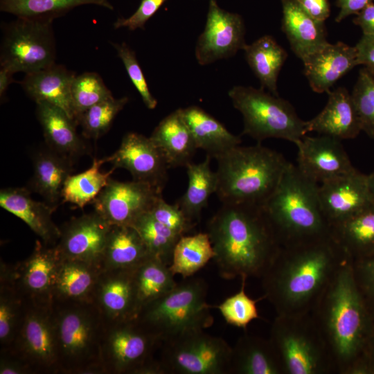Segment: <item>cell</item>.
<instances>
[{
	"instance_id": "8992f818",
	"label": "cell",
	"mask_w": 374,
	"mask_h": 374,
	"mask_svg": "<svg viewBox=\"0 0 374 374\" xmlns=\"http://www.w3.org/2000/svg\"><path fill=\"white\" fill-rule=\"evenodd\" d=\"M59 374H105L104 319L93 302L52 303Z\"/></svg>"
},
{
	"instance_id": "30bf717a",
	"label": "cell",
	"mask_w": 374,
	"mask_h": 374,
	"mask_svg": "<svg viewBox=\"0 0 374 374\" xmlns=\"http://www.w3.org/2000/svg\"><path fill=\"white\" fill-rule=\"evenodd\" d=\"M53 20L17 17L1 25L0 66L25 74L55 63Z\"/></svg>"
},
{
	"instance_id": "ee69618b",
	"label": "cell",
	"mask_w": 374,
	"mask_h": 374,
	"mask_svg": "<svg viewBox=\"0 0 374 374\" xmlns=\"http://www.w3.org/2000/svg\"><path fill=\"white\" fill-rule=\"evenodd\" d=\"M113 96L102 78L96 72H84L75 75L71 86L74 120L91 107Z\"/></svg>"
},
{
	"instance_id": "277c9868",
	"label": "cell",
	"mask_w": 374,
	"mask_h": 374,
	"mask_svg": "<svg viewBox=\"0 0 374 374\" xmlns=\"http://www.w3.org/2000/svg\"><path fill=\"white\" fill-rule=\"evenodd\" d=\"M318 188L319 184L290 163L276 189L262 206L282 247L330 235Z\"/></svg>"
},
{
	"instance_id": "52a82bcc",
	"label": "cell",
	"mask_w": 374,
	"mask_h": 374,
	"mask_svg": "<svg viewBox=\"0 0 374 374\" xmlns=\"http://www.w3.org/2000/svg\"><path fill=\"white\" fill-rule=\"evenodd\" d=\"M207 292L204 279L186 278L144 306L136 319L161 342L192 330H205L214 321Z\"/></svg>"
},
{
	"instance_id": "cb8c5ba5",
	"label": "cell",
	"mask_w": 374,
	"mask_h": 374,
	"mask_svg": "<svg viewBox=\"0 0 374 374\" xmlns=\"http://www.w3.org/2000/svg\"><path fill=\"white\" fill-rule=\"evenodd\" d=\"M305 130L340 141L357 137L362 131L351 93L342 87L330 91L323 110L305 121Z\"/></svg>"
},
{
	"instance_id": "d590c367",
	"label": "cell",
	"mask_w": 374,
	"mask_h": 374,
	"mask_svg": "<svg viewBox=\"0 0 374 374\" xmlns=\"http://www.w3.org/2000/svg\"><path fill=\"white\" fill-rule=\"evenodd\" d=\"M251 69L259 80L261 88L278 96V77L287 53L271 35H264L242 49Z\"/></svg>"
},
{
	"instance_id": "f35d334b",
	"label": "cell",
	"mask_w": 374,
	"mask_h": 374,
	"mask_svg": "<svg viewBox=\"0 0 374 374\" xmlns=\"http://www.w3.org/2000/svg\"><path fill=\"white\" fill-rule=\"evenodd\" d=\"M215 255L206 232L183 235L175 247L169 267L175 276L180 275L186 279L213 260Z\"/></svg>"
},
{
	"instance_id": "6f0895ef",
	"label": "cell",
	"mask_w": 374,
	"mask_h": 374,
	"mask_svg": "<svg viewBox=\"0 0 374 374\" xmlns=\"http://www.w3.org/2000/svg\"><path fill=\"white\" fill-rule=\"evenodd\" d=\"M363 364L365 374H374V326L365 348Z\"/></svg>"
},
{
	"instance_id": "d4e9b609",
	"label": "cell",
	"mask_w": 374,
	"mask_h": 374,
	"mask_svg": "<svg viewBox=\"0 0 374 374\" xmlns=\"http://www.w3.org/2000/svg\"><path fill=\"white\" fill-rule=\"evenodd\" d=\"M281 30L299 59L305 60L329 44L324 22L309 15L297 0H281Z\"/></svg>"
},
{
	"instance_id": "4316f807",
	"label": "cell",
	"mask_w": 374,
	"mask_h": 374,
	"mask_svg": "<svg viewBox=\"0 0 374 374\" xmlns=\"http://www.w3.org/2000/svg\"><path fill=\"white\" fill-rule=\"evenodd\" d=\"M35 112L48 148L70 159L87 152V144L77 132V123L63 109L41 101L36 103Z\"/></svg>"
},
{
	"instance_id": "c3c4849f",
	"label": "cell",
	"mask_w": 374,
	"mask_h": 374,
	"mask_svg": "<svg viewBox=\"0 0 374 374\" xmlns=\"http://www.w3.org/2000/svg\"><path fill=\"white\" fill-rule=\"evenodd\" d=\"M150 213L158 222L181 236L185 235L196 225L177 203L170 204L163 197L155 203Z\"/></svg>"
},
{
	"instance_id": "91938a15",
	"label": "cell",
	"mask_w": 374,
	"mask_h": 374,
	"mask_svg": "<svg viewBox=\"0 0 374 374\" xmlns=\"http://www.w3.org/2000/svg\"><path fill=\"white\" fill-rule=\"evenodd\" d=\"M368 188L371 204L374 205V172L367 175Z\"/></svg>"
},
{
	"instance_id": "4fadbf2b",
	"label": "cell",
	"mask_w": 374,
	"mask_h": 374,
	"mask_svg": "<svg viewBox=\"0 0 374 374\" xmlns=\"http://www.w3.org/2000/svg\"><path fill=\"white\" fill-rule=\"evenodd\" d=\"M8 349L23 359L34 374H59L52 304L27 302L21 329Z\"/></svg>"
},
{
	"instance_id": "f907efd6",
	"label": "cell",
	"mask_w": 374,
	"mask_h": 374,
	"mask_svg": "<svg viewBox=\"0 0 374 374\" xmlns=\"http://www.w3.org/2000/svg\"><path fill=\"white\" fill-rule=\"evenodd\" d=\"M166 1L168 0H141L136 12L127 18H118L114 23V28L118 29L125 27L130 30L144 29L145 23Z\"/></svg>"
},
{
	"instance_id": "681fc988",
	"label": "cell",
	"mask_w": 374,
	"mask_h": 374,
	"mask_svg": "<svg viewBox=\"0 0 374 374\" xmlns=\"http://www.w3.org/2000/svg\"><path fill=\"white\" fill-rule=\"evenodd\" d=\"M359 290L374 318V257L353 261Z\"/></svg>"
},
{
	"instance_id": "83f0119b",
	"label": "cell",
	"mask_w": 374,
	"mask_h": 374,
	"mask_svg": "<svg viewBox=\"0 0 374 374\" xmlns=\"http://www.w3.org/2000/svg\"><path fill=\"white\" fill-rule=\"evenodd\" d=\"M102 269L86 262L61 258L52 292V303L93 302Z\"/></svg>"
},
{
	"instance_id": "e0dca14e",
	"label": "cell",
	"mask_w": 374,
	"mask_h": 374,
	"mask_svg": "<svg viewBox=\"0 0 374 374\" xmlns=\"http://www.w3.org/2000/svg\"><path fill=\"white\" fill-rule=\"evenodd\" d=\"M61 257L55 246L37 240L33 252L13 265L16 288L27 302L52 304V292Z\"/></svg>"
},
{
	"instance_id": "7bdbcfd3",
	"label": "cell",
	"mask_w": 374,
	"mask_h": 374,
	"mask_svg": "<svg viewBox=\"0 0 374 374\" xmlns=\"http://www.w3.org/2000/svg\"><path fill=\"white\" fill-rule=\"evenodd\" d=\"M128 100L127 96L120 98L112 96L84 112L77 121L84 138L96 140L106 134Z\"/></svg>"
},
{
	"instance_id": "8d00e7d4",
	"label": "cell",
	"mask_w": 374,
	"mask_h": 374,
	"mask_svg": "<svg viewBox=\"0 0 374 374\" xmlns=\"http://www.w3.org/2000/svg\"><path fill=\"white\" fill-rule=\"evenodd\" d=\"M211 159L206 155L204 161L199 163L190 162L186 166L188 188L176 203L194 222L199 220L201 212L207 206L210 196L217 192V176L216 171L213 172L211 168Z\"/></svg>"
},
{
	"instance_id": "7c38bea8",
	"label": "cell",
	"mask_w": 374,
	"mask_h": 374,
	"mask_svg": "<svg viewBox=\"0 0 374 374\" xmlns=\"http://www.w3.org/2000/svg\"><path fill=\"white\" fill-rule=\"evenodd\" d=\"M160 345L136 318L105 323L100 343L105 374H141Z\"/></svg>"
},
{
	"instance_id": "8fae6325",
	"label": "cell",
	"mask_w": 374,
	"mask_h": 374,
	"mask_svg": "<svg viewBox=\"0 0 374 374\" xmlns=\"http://www.w3.org/2000/svg\"><path fill=\"white\" fill-rule=\"evenodd\" d=\"M159 350L165 374H229L232 346L203 329L164 340Z\"/></svg>"
},
{
	"instance_id": "1f68e13d",
	"label": "cell",
	"mask_w": 374,
	"mask_h": 374,
	"mask_svg": "<svg viewBox=\"0 0 374 374\" xmlns=\"http://www.w3.org/2000/svg\"><path fill=\"white\" fill-rule=\"evenodd\" d=\"M330 227L332 237L352 261L374 257V205Z\"/></svg>"
},
{
	"instance_id": "603a6c76",
	"label": "cell",
	"mask_w": 374,
	"mask_h": 374,
	"mask_svg": "<svg viewBox=\"0 0 374 374\" xmlns=\"http://www.w3.org/2000/svg\"><path fill=\"white\" fill-rule=\"evenodd\" d=\"M28 188H6L0 191V206L24 222L46 244L55 246L60 237L52 219L56 209L46 202L34 200Z\"/></svg>"
},
{
	"instance_id": "f6af8a7d",
	"label": "cell",
	"mask_w": 374,
	"mask_h": 374,
	"mask_svg": "<svg viewBox=\"0 0 374 374\" xmlns=\"http://www.w3.org/2000/svg\"><path fill=\"white\" fill-rule=\"evenodd\" d=\"M240 280L239 291L213 308L219 310L228 324L246 330L252 321L260 319L256 303L264 297L257 299L249 297L245 292L247 278L242 276Z\"/></svg>"
},
{
	"instance_id": "d6986e66",
	"label": "cell",
	"mask_w": 374,
	"mask_h": 374,
	"mask_svg": "<svg viewBox=\"0 0 374 374\" xmlns=\"http://www.w3.org/2000/svg\"><path fill=\"white\" fill-rule=\"evenodd\" d=\"M341 141L326 135H305L296 144V167L303 175L317 184L351 172L355 168Z\"/></svg>"
},
{
	"instance_id": "d6a6232c",
	"label": "cell",
	"mask_w": 374,
	"mask_h": 374,
	"mask_svg": "<svg viewBox=\"0 0 374 374\" xmlns=\"http://www.w3.org/2000/svg\"><path fill=\"white\" fill-rule=\"evenodd\" d=\"M184 120L194 138L197 149L216 159L230 149L240 145V136L230 132L215 118L198 106L182 109Z\"/></svg>"
},
{
	"instance_id": "680465c9",
	"label": "cell",
	"mask_w": 374,
	"mask_h": 374,
	"mask_svg": "<svg viewBox=\"0 0 374 374\" xmlns=\"http://www.w3.org/2000/svg\"><path fill=\"white\" fill-rule=\"evenodd\" d=\"M14 73L7 68L1 66L0 68V98L1 102L5 98L6 93L10 84L15 82L13 79Z\"/></svg>"
},
{
	"instance_id": "7a4b0ae2",
	"label": "cell",
	"mask_w": 374,
	"mask_h": 374,
	"mask_svg": "<svg viewBox=\"0 0 374 374\" xmlns=\"http://www.w3.org/2000/svg\"><path fill=\"white\" fill-rule=\"evenodd\" d=\"M208 233L220 276L231 280L263 276L282 246L262 206L222 204L208 221Z\"/></svg>"
},
{
	"instance_id": "9f6ffc18",
	"label": "cell",
	"mask_w": 374,
	"mask_h": 374,
	"mask_svg": "<svg viewBox=\"0 0 374 374\" xmlns=\"http://www.w3.org/2000/svg\"><path fill=\"white\" fill-rule=\"evenodd\" d=\"M353 22L362 29L364 35H374V3L361 10Z\"/></svg>"
},
{
	"instance_id": "4dcf8cb0",
	"label": "cell",
	"mask_w": 374,
	"mask_h": 374,
	"mask_svg": "<svg viewBox=\"0 0 374 374\" xmlns=\"http://www.w3.org/2000/svg\"><path fill=\"white\" fill-rule=\"evenodd\" d=\"M33 164V175L28 188L57 208L64 184L72 172L71 159L48 147L34 154Z\"/></svg>"
},
{
	"instance_id": "6da1fadb",
	"label": "cell",
	"mask_w": 374,
	"mask_h": 374,
	"mask_svg": "<svg viewBox=\"0 0 374 374\" xmlns=\"http://www.w3.org/2000/svg\"><path fill=\"white\" fill-rule=\"evenodd\" d=\"M348 256L331 234L282 247L261 277L264 299L276 314L310 312Z\"/></svg>"
},
{
	"instance_id": "2e32d148",
	"label": "cell",
	"mask_w": 374,
	"mask_h": 374,
	"mask_svg": "<svg viewBox=\"0 0 374 374\" xmlns=\"http://www.w3.org/2000/svg\"><path fill=\"white\" fill-rule=\"evenodd\" d=\"M105 159L113 169L129 171L134 181L148 184L161 191L166 186L170 168L162 152L150 137L127 133L118 150Z\"/></svg>"
},
{
	"instance_id": "9a60e30c",
	"label": "cell",
	"mask_w": 374,
	"mask_h": 374,
	"mask_svg": "<svg viewBox=\"0 0 374 374\" xmlns=\"http://www.w3.org/2000/svg\"><path fill=\"white\" fill-rule=\"evenodd\" d=\"M242 17L221 8L216 0H209L206 22L199 36L195 57L200 65L233 56L247 44Z\"/></svg>"
},
{
	"instance_id": "ba28073f",
	"label": "cell",
	"mask_w": 374,
	"mask_h": 374,
	"mask_svg": "<svg viewBox=\"0 0 374 374\" xmlns=\"http://www.w3.org/2000/svg\"><path fill=\"white\" fill-rule=\"evenodd\" d=\"M269 339L285 374L335 373L328 348L311 312L276 314Z\"/></svg>"
},
{
	"instance_id": "74e56055",
	"label": "cell",
	"mask_w": 374,
	"mask_h": 374,
	"mask_svg": "<svg viewBox=\"0 0 374 374\" xmlns=\"http://www.w3.org/2000/svg\"><path fill=\"white\" fill-rule=\"evenodd\" d=\"M137 315L146 305L172 290L177 284L169 265L150 256L133 270Z\"/></svg>"
},
{
	"instance_id": "7402d4cb",
	"label": "cell",
	"mask_w": 374,
	"mask_h": 374,
	"mask_svg": "<svg viewBox=\"0 0 374 374\" xmlns=\"http://www.w3.org/2000/svg\"><path fill=\"white\" fill-rule=\"evenodd\" d=\"M303 62L311 89L319 93H328L337 80L359 65L355 46L341 42L329 43Z\"/></svg>"
},
{
	"instance_id": "44dd1931",
	"label": "cell",
	"mask_w": 374,
	"mask_h": 374,
	"mask_svg": "<svg viewBox=\"0 0 374 374\" xmlns=\"http://www.w3.org/2000/svg\"><path fill=\"white\" fill-rule=\"evenodd\" d=\"M134 269H102L93 303L105 323L135 319L137 316Z\"/></svg>"
},
{
	"instance_id": "db71d44e",
	"label": "cell",
	"mask_w": 374,
	"mask_h": 374,
	"mask_svg": "<svg viewBox=\"0 0 374 374\" xmlns=\"http://www.w3.org/2000/svg\"><path fill=\"white\" fill-rule=\"evenodd\" d=\"M302 8L314 19L324 22L330 15L328 0H297Z\"/></svg>"
},
{
	"instance_id": "b9f144b4",
	"label": "cell",
	"mask_w": 374,
	"mask_h": 374,
	"mask_svg": "<svg viewBox=\"0 0 374 374\" xmlns=\"http://www.w3.org/2000/svg\"><path fill=\"white\" fill-rule=\"evenodd\" d=\"M132 226L139 232L149 253L170 265L175 247L181 236L158 222L150 212L142 215Z\"/></svg>"
},
{
	"instance_id": "ffe728a7",
	"label": "cell",
	"mask_w": 374,
	"mask_h": 374,
	"mask_svg": "<svg viewBox=\"0 0 374 374\" xmlns=\"http://www.w3.org/2000/svg\"><path fill=\"white\" fill-rule=\"evenodd\" d=\"M367 175L355 168L319 185L320 206L330 226L371 204Z\"/></svg>"
},
{
	"instance_id": "f5cc1de1",
	"label": "cell",
	"mask_w": 374,
	"mask_h": 374,
	"mask_svg": "<svg viewBox=\"0 0 374 374\" xmlns=\"http://www.w3.org/2000/svg\"><path fill=\"white\" fill-rule=\"evenodd\" d=\"M358 64L374 72V35H362L355 46Z\"/></svg>"
},
{
	"instance_id": "9c48e42d",
	"label": "cell",
	"mask_w": 374,
	"mask_h": 374,
	"mask_svg": "<svg viewBox=\"0 0 374 374\" xmlns=\"http://www.w3.org/2000/svg\"><path fill=\"white\" fill-rule=\"evenodd\" d=\"M228 93L233 107L242 116V135H248L258 143L274 138L295 145L306 135L305 121L287 100L278 96L263 88L244 86H235Z\"/></svg>"
},
{
	"instance_id": "816d5d0a",
	"label": "cell",
	"mask_w": 374,
	"mask_h": 374,
	"mask_svg": "<svg viewBox=\"0 0 374 374\" xmlns=\"http://www.w3.org/2000/svg\"><path fill=\"white\" fill-rule=\"evenodd\" d=\"M0 374H34L31 368L10 350H0Z\"/></svg>"
},
{
	"instance_id": "e575fe53",
	"label": "cell",
	"mask_w": 374,
	"mask_h": 374,
	"mask_svg": "<svg viewBox=\"0 0 374 374\" xmlns=\"http://www.w3.org/2000/svg\"><path fill=\"white\" fill-rule=\"evenodd\" d=\"M27 302L15 287L13 265L0 264V350L10 348L24 322Z\"/></svg>"
},
{
	"instance_id": "ab89813d",
	"label": "cell",
	"mask_w": 374,
	"mask_h": 374,
	"mask_svg": "<svg viewBox=\"0 0 374 374\" xmlns=\"http://www.w3.org/2000/svg\"><path fill=\"white\" fill-rule=\"evenodd\" d=\"M82 5L114 10L109 0H0V10L17 17L54 20Z\"/></svg>"
},
{
	"instance_id": "484cf974",
	"label": "cell",
	"mask_w": 374,
	"mask_h": 374,
	"mask_svg": "<svg viewBox=\"0 0 374 374\" xmlns=\"http://www.w3.org/2000/svg\"><path fill=\"white\" fill-rule=\"evenodd\" d=\"M75 75L64 65L54 63L41 70L26 73L19 84L35 103L44 101L53 104L74 120L71 86Z\"/></svg>"
},
{
	"instance_id": "f1b7e54d",
	"label": "cell",
	"mask_w": 374,
	"mask_h": 374,
	"mask_svg": "<svg viewBox=\"0 0 374 374\" xmlns=\"http://www.w3.org/2000/svg\"><path fill=\"white\" fill-rule=\"evenodd\" d=\"M229 374H285L269 339L245 333L232 346Z\"/></svg>"
},
{
	"instance_id": "f546056e",
	"label": "cell",
	"mask_w": 374,
	"mask_h": 374,
	"mask_svg": "<svg viewBox=\"0 0 374 374\" xmlns=\"http://www.w3.org/2000/svg\"><path fill=\"white\" fill-rule=\"evenodd\" d=\"M150 138L162 152L170 168L186 167L192 162L197 149L184 120L182 108L163 118Z\"/></svg>"
},
{
	"instance_id": "bcb514c9",
	"label": "cell",
	"mask_w": 374,
	"mask_h": 374,
	"mask_svg": "<svg viewBox=\"0 0 374 374\" xmlns=\"http://www.w3.org/2000/svg\"><path fill=\"white\" fill-rule=\"evenodd\" d=\"M362 127L374 139V72L363 67L350 93Z\"/></svg>"
},
{
	"instance_id": "836d02e7",
	"label": "cell",
	"mask_w": 374,
	"mask_h": 374,
	"mask_svg": "<svg viewBox=\"0 0 374 374\" xmlns=\"http://www.w3.org/2000/svg\"><path fill=\"white\" fill-rule=\"evenodd\" d=\"M150 256L134 227L111 225L100 267L102 269H134Z\"/></svg>"
},
{
	"instance_id": "7dc6e473",
	"label": "cell",
	"mask_w": 374,
	"mask_h": 374,
	"mask_svg": "<svg viewBox=\"0 0 374 374\" xmlns=\"http://www.w3.org/2000/svg\"><path fill=\"white\" fill-rule=\"evenodd\" d=\"M111 44L116 50L118 56L122 60L127 75L139 93L143 103L149 109H154L157 105V100L150 93L135 52L125 42Z\"/></svg>"
},
{
	"instance_id": "60d3db41",
	"label": "cell",
	"mask_w": 374,
	"mask_h": 374,
	"mask_svg": "<svg viewBox=\"0 0 374 374\" xmlns=\"http://www.w3.org/2000/svg\"><path fill=\"white\" fill-rule=\"evenodd\" d=\"M105 163V158L94 159L89 168L69 175L62 188V202H69L80 208L93 202L107 184L110 175L114 171L112 168L109 172H101L100 167Z\"/></svg>"
},
{
	"instance_id": "ac0fdd59",
	"label": "cell",
	"mask_w": 374,
	"mask_h": 374,
	"mask_svg": "<svg viewBox=\"0 0 374 374\" xmlns=\"http://www.w3.org/2000/svg\"><path fill=\"white\" fill-rule=\"evenodd\" d=\"M110 227L96 211L72 218L60 228L56 249L61 258L80 260L101 268Z\"/></svg>"
},
{
	"instance_id": "5bb4252c",
	"label": "cell",
	"mask_w": 374,
	"mask_h": 374,
	"mask_svg": "<svg viewBox=\"0 0 374 374\" xmlns=\"http://www.w3.org/2000/svg\"><path fill=\"white\" fill-rule=\"evenodd\" d=\"M161 197L162 191L148 184L110 178L92 203L94 211L111 225L132 226Z\"/></svg>"
},
{
	"instance_id": "11a10c76",
	"label": "cell",
	"mask_w": 374,
	"mask_h": 374,
	"mask_svg": "<svg viewBox=\"0 0 374 374\" xmlns=\"http://www.w3.org/2000/svg\"><path fill=\"white\" fill-rule=\"evenodd\" d=\"M374 0H336V6L340 10L335 18L336 22H340L348 16L357 15Z\"/></svg>"
},
{
	"instance_id": "5b68a950",
	"label": "cell",
	"mask_w": 374,
	"mask_h": 374,
	"mask_svg": "<svg viewBox=\"0 0 374 374\" xmlns=\"http://www.w3.org/2000/svg\"><path fill=\"white\" fill-rule=\"evenodd\" d=\"M217 189L222 204L262 206L276 189L290 163L285 157L258 143L235 146L216 159Z\"/></svg>"
},
{
	"instance_id": "3957f363",
	"label": "cell",
	"mask_w": 374,
	"mask_h": 374,
	"mask_svg": "<svg viewBox=\"0 0 374 374\" xmlns=\"http://www.w3.org/2000/svg\"><path fill=\"white\" fill-rule=\"evenodd\" d=\"M310 312L335 373L364 374L363 357L374 318L357 287L351 259L340 265Z\"/></svg>"
}]
</instances>
